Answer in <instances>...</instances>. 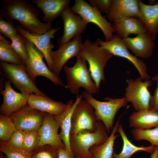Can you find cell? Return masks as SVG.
<instances>
[{
  "label": "cell",
  "mask_w": 158,
  "mask_h": 158,
  "mask_svg": "<svg viewBox=\"0 0 158 158\" xmlns=\"http://www.w3.org/2000/svg\"><path fill=\"white\" fill-rule=\"evenodd\" d=\"M3 3L0 17L8 21H17L21 27L29 32L44 34L53 28L51 23L42 22L34 6L26 1L5 0Z\"/></svg>",
  "instance_id": "1"
},
{
  "label": "cell",
  "mask_w": 158,
  "mask_h": 158,
  "mask_svg": "<svg viewBox=\"0 0 158 158\" xmlns=\"http://www.w3.org/2000/svg\"><path fill=\"white\" fill-rule=\"evenodd\" d=\"M79 55L88 62L91 77L99 89L101 82L105 81L104 68L112 55L88 39L82 43Z\"/></svg>",
  "instance_id": "2"
},
{
  "label": "cell",
  "mask_w": 158,
  "mask_h": 158,
  "mask_svg": "<svg viewBox=\"0 0 158 158\" xmlns=\"http://www.w3.org/2000/svg\"><path fill=\"white\" fill-rule=\"evenodd\" d=\"M86 62L79 55L73 66L63 67L67 82L65 87L73 95H79L81 88L92 94L98 92L99 89L91 77Z\"/></svg>",
  "instance_id": "3"
},
{
  "label": "cell",
  "mask_w": 158,
  "mask_h": 158,
  "mask_svg": "<svg viewBox=\"0 0 158 158\" xmlns=\"http://www.w3.org/2000/svg\"><path fill=\"white\" fill-rule=\"evenodd\" d=\"M106 129L103 123L98 121L95 130L81 131L71 135L70 143L72 154L75 158H93L90 149L95 145H100L108 138Z\"/></svg>",
  "instance_id": "4"
},
{
  "label": "cell",
  "mask_w": 158,
  "mask_h": 158,
  "mask_svg": "<svg viewBox=\"0 0 158 158\" xmlns=\"http://www.w3.org/2000/svg\"><path fill=\"white\" fill-rule=\"evenodd\" d=\"M83 98L93 107L98 121L102 122L109 133L112 129L115 116L118 111L126 106L128 102L125 97L121 98H105L106 101L95 99L92 94L85 91L82 92Z\"/></svg>",
  "instance_id": "5"
},
{
  "label": "cell",
  "mask_w": 158,
  "mask_h": 158,
  "mask_svg": "<svg viewBox=\"0 0 158 158\" xmlns=\"http://www.w3.org/2000/svg\"><path fill=\"white\" fill-rule=\"evenodd\" d=\"M24 39L28 54L25 65L33 81L35 82L37 77L42 76L47 78L56 86L65 87L61 79L55 75L44 63L41 52L31 42Z\"/></svg>",
  "instance_id": "6"
},
{
  "label": "cell",
  "mask_w": 158,
  "mask_h": 158,
  "mask_svg": "<svg viewBox=\"0 0 158 158\" xmlns=\"http://www.w3.org/2000/svg\"><path fill=\"white\" fill-rule=\"evenodd\" d=\"M0 66L3 75L21 92L46 96L31 79L25 64H13L1 61Z\"/></svg>",
  "instance_id": "7"
},
{
  "label": "cell",
  "mask_w": 158,
  "mask_h": 158,
  "mask_svg": "<svg viewBox=\"0 0 158 158\" xmlns=\"http://www.w3.org/2000/svg\"><path fill=\"white\" fill-rule=\"evenodd\" d=\"M125 97L131 102L137 111L150 110L152 96L148 88L152 82L150 79L143 80L140 77L126 80Z\"/></svg>",
  "instance_id": "8"
},
{
  "label": "cell",
  "mask_w": 158,
  "mask_h": 158,
  "mask_svg": "<svg viewBox=\"0 0 158 158\" xmlns=\"http://www.w3.org/2000/svg\"><path fill=\"white\" fill-rule=\"evenodd\" d=\"M71 8L73 13L80 16L87 23H93L98 26L103 32L105 41L113 37L114 32L112 24L103 16L96 7L85 0H75Z\"/></svg>",
  "instance_id": "9"
},
{
  "label": "cell",
  "mask_w": 158,
  "mask_h": 158,
  "mask_svg": "<svg viewBox=\"0 0 158 158\" xmlns=\"http://www.w3.org/2000/svg\"><path fill=\"white\" fill-rule=\"evenodd\" d=\"M95 42L112 55L123 58L129 61L136 68L143 80L150 79L146 64L129 52L122 39L117 35H114L109 41H104L97 38Z\"/></svg>",
  "instance_id": "10"
},
{
  "label": "cell",
  "mask_w": 158,
  "mask_h": 158,
  "mask_svg": "<svg viewBox=\"0 0 158 158\" xmlns=\"http://www.w3.org/2000/svg\"><path fill=\"white\" fill-rule=\"evenodd\" d=\"M98 121L93 107L83 98L73 112L70 135L83 130L94 131L96 129Z\"/></svg>",
  "instance_id": "11"
},
{
  "label": "cell",
  "mask_w": 158,
  "mask_h": 158,
  "mask_svg": "<svg viewBox=\"0 0 158 158\" xmlns=\"http://www.w3.org/2000/svg\"><path fill=\"white\" fill-rule=\"evenodd\" d=\"M16 27L18 32L31 42L42 54L47 66L51 71L52 61L51 53L54 45L51 40L55 37V35L60 28H54L44 34L32 33L23 28L19 25Z\"/></svg>",
  "instance_id": "12"
},
{
  "label": "cell",
  "mask_w": 158,
  "mask_h": 158,
  "mask_svg": "<svg viewBox=\"0 0 158 158\" xmlns=\"http://www.w3.org/2000/svg\"><path fill=\"white\" fill-rule=\"evenodd\" d=\"M44 113L31 108L27 104L9 116L16 129L25 132L38 130L42 124Z\"/></svg>",
  "instance_id": "13"
},
{
  "label": "cell",
  "mask_w": 158,
  "mask_h": 158,
  "mask_svg": "<svg viewBox=\"0 0 158 158\" xmlns=\"http://www.w3.org/2000/svg\"><path fill=\"white\" fill-rule=\"evenodd\" d=\"M60 17L63 23V32L58 40L59 47L81 35L88 24L80 16L73 13L69 5L63 10Z\"/></svg>",
  "instance_id": "14"
},
{
  "label": "cell",
  "mask_w": 158,
  "mask_h": 158,
  "mask_svg": "<svg viewBox=\"0 0 158 158\" xmlns=\"http://www.w3.org/2000/svg\"><path fill=\"white\" fill-rule=\"evenodd\" d=\"M82 43V37L80 35L59 46L57 50L52 51L51 71L55 75L59 77L68 61L73 57H76L79 55Z\"/></svg>",
  "instance_id": "15"
},
{
  "label": "cell",
  "mask_w": 158,
  "mask_h": 158,
  "mask_svg": "<svg viewBox=\"0 0 158 158\" xmlns=\"http://www.w3.org/2000/svg\"><path fill=\"white\" fill-rule=\"evenodd\" d=\"M8 80L4 82V88L1 90L3 101L0 108L1 114L9 116L19 110L27 104L30 94L26 92L19 93L12 88Z\"/></svg>",
  "instance_id": "16"
},
{
  "label": "cell",
  "mask_w": 158,
  "mask_h": 158,
  "mask_svg": "<svg viewBox=\"0 0 158 158\" xmlns=\"http://www.w3.org/2000/svg\"><path fill=\"white\" fill-rule=\"evenodd\" d=\"M83 98L82 95H77L75 101L72 99L67 102V107L62 113L58 115L53 116L54 118L60 126V137L71 158H75L72 154L70 143L72 116L76 107Z\"/></svg>",
  "instance_id": "17"
},
{
  "label": "cell",
  "mask_w": 158,
  "mask_h": 158,
  "mask_svg": "<svg viewBox=\"0 0 158 158\" xmlns=\"http://www.w3.org/2000/svg\"><path fill=\"white\" fill-rule=\"evenodd\" d=\"M44 114L42 124L38 130L39 137L38 147L49 145L58 149L65 148L58 133L60 128L59 124L53 116L46 113Z\"/></svg>",
  "instance_id": "18"
},
{
  "label": "cell",
  "mask_w": 158,
  "mask_h": 158,
  "mask_svg": "<svg viewBox=\"0 0 158 158\" xmlns=\"http://www.w3.org/2000/svg\"><path fill=\"white\" fill-rule=\"evenodd\" d=\"M139 0H112L111 7L106 14L113 23L130 17L138 18L140 14Z\"/></svg>",
  "instance_id": "19"
},
{
  "label": "cell",
  "mask_w": 158,
  "mask_h": 158,
  "mask_svg": "<svg viewBox=\"0 0 158 158\" xmlns=\"http://www.w3.org/2000/svg\"><path fill=\"white\" fill-rule=\"evenodd\" d=\"M122 40L128 49L137 57L147 59L152 55L154 40L148 32L138 35L135 37H128Z\"/></svg>",
  "instance_id": "20"
},
{
  "label": "cell",
  "mask_w": 158,
  "mask_h": 158,
  "mask_svg": "<svg viewBox=\"0 0 158 158\" xmlns=\"http://www.w3.org/2000/svg\"><path fill=\"white\" fill-rule=\"evenodd\" d=\"M27 104L32 108L52 116L58 115L66 109L67 104L56 101L46 96L31 93Z\"/></svg>",
  "instance_id": "21"
},
{
  "label": "cell",
  "mask_w": 158,
  "mask_h": 158,
  "mask_svg": "<svg viewBox=\"0 0 158 158\" xmlns=\"http://www.w3.org/2000/svg\"><path fill=\"white\" fill-rule=\"evenodd\" d=\"M140 12L138 18L144 24L154 40L158 34V1L153 5L139 1Z\"/></svg>",
  "instance_id": "22"
},
{
  "label": "cell",
  "mask_w": 158,
  "mask_h": 158,
  "mask_svg": "<svg viewBox=\"0 0 158 158\" xmlns=\"http://www.w3.org/2000/svg\"><path fill=\"white\" fill-rule=\"evenodd\" d=\"M32 3L42 11V20L46 23L52 21L60 16L63 10L70 4V0H32Z\"/></svg>",
  "instance_id": "23"
},
{
  "label": "cell",
  "mask_w": 158,
  "mask_h": 158,
  "mask_svg": "<svg viewBox=\"0 0 158 158\" xmlns=\"http://www.w3.org/2000/svg\"><path fill=\"white\" fill-rule=\"evenodd\" d=\"M112 25L114 32L122 39L130 34L137 35L148 32L144 24L136 17L127 18L113 23Z\"/></svg>",
  "instance_id": "24"
},
{
  "label": "cell",
  "mask_w": 158,
  "mask_h": 158,
  "mask_svg": "<svg viewBox=\"0 0 158 158\" xmlns=\"http://www.w3.org/2000/svg\"><path fill=\"white\" fill-rule=\"evenodd\" d=\"M129 125L135 129H148L158 126V111L149 110L134 112L129 118Z\"/></svg>",
  "instance_id": "25"
},
{
  "label": "cell",
  "mask_w": 158,
  "mask_h": 158,
  "mask_svg": "<svg viewBox=\"0 0 158 158\" xmlns=\"http://www.w3.org/2000/svg\"><path fill=\"white\" fill-rule=\"evenodd\" d=\"M117 132L122 138L123 147L119 154H117L114 152L113 158H131L134 154L139 151H144L151 154L156 148V146L152 145L147 147H138L133 144L128 139L121 124L118 125Z\"/></svg>",
  "instance_id": "26"
},
{
  "label": "cell",
  "mask_w": 158,
  "mask_h": 158,
  "mask_svg": "<svg viewBox=\"0 0 158 158\" xmlns=\"http://www.w3.org/2000/svg\"><path fill=\"white\" fill-rule=\"evenodd\" d=\"M119 124L118 120L113 128L110 136L104 142L94 145L90 148V151L93 158H113L114 141L119 135L116 134Z\"/></svg>",
  "instance_id": "27"
},
{
  "label": "cell",
  "mask_w": 158,
  "mask_h": 158,
  "mask_svg": "<svg viewBox=\"0 0 158 158\" xmlns=\"http://www.w3.org/2000/svg\"><path fill=\"white\" fill-rule=\"evenodd\" d=\"M0 60L8 63L25 64L22 59L14 51L11 42L0 34Z\"/></svg>",
  "instance_id": "28"
},
{
  "label": "cell",
  "mask_w": 158,
  "mask_h": 158,
  "mask_svg": "<svg viewBox=\"0 0 158 158\" xmlns=\"http://www.w3.org/2000/svg\"><path fill=\"white\" fill-rule=\"evenodd\" d=\"M131 133L136 140H147L151 145L158 147V126L148 129L133 128Z\"/></svg>",
  "instance_id": "29"
},
{
  "label": "cell",
  "mask_w": 158,
  "mask_h": 158,
  "mask_svg": "<svg viewBox=\"0 0 158 158\" xmlns=\"http://www.w3.org/2000/svg\"><path fill=\"white\" fill-rule=\"evenodd\" d=\"M16 129L14 124L9 116L0 114V141H8L12 134Z\"/></svg>",
  "instance_id": "30"
},
{
  "label": "cell",
  "mask_w": 158,
  "mask_h": 158,
  "mask_svg": "<svg viewBox=\"0 0 158 158\" xmlns=\"http://www.w3.org/2000/svg\"><path fill=\"white\" fill-rule=\"evenodd\" d=\"M0 151L6 158H31V154L22 149H18L11 146L7 142H0Z\"/></svg>",
  "instance_id": "31"
},
{
  "label": "cell",
  "mask_w": 158,
  "mask_h": 158,
  "mask_svg": "<svg viewBox=\"0 0 158 158\" xmlns=\"http://www.w3.org/2000/svg\"><path fill=\"white\" fill-rule=\"evenodd\" d=\"M39 141L38 130L25 132L22 149L32 154L38 147Z\"/></svg>",
  "instance_id": "32"
},
{
  "label": "cell",
  "mask_w": 158,
  "mask_h": 158,
  "mask_svg": "<svg viewBox=\"0 0 158 158\" xmlns=\"http://www.w3.org/2000/svg\"><path fill=\"white\" fill-rule=\"evenodd\" d=\"M10 40L12 48L25 63L27 59L28 54L24 38L18 33Z\"/></svg>",
  "instance_id": "33"
},
{
  "label": "cell",
  "mask_w": 158,
  "mask_h": 158,
  "mask_svg": "<svg viewBox=\"0 0 158 158\" xmlns=\"http://www.w3.org/2000/svg\"><path fill=\"white\" fill-rule=\"evenodd\" d=\"M58 148L49 145L39 147L31 154V158H58Z\"/></svg>",
  "instance_id": "34"
},
{
  "label": "cell",
  "mask_w": 158,
  "mask_h": 158,
  "mask_svg": "<svg viewBox=\"0 0 158 158\" xmlns=\"http://www.w3.org/2000/svg\"><path fill=\"white\" fill-rule=\"evenodd\" d=\"M0 32L11 39L18 32L13 22L6 20L0 17Z\"/></svg>",
  "instance_id": "35"
},
{
  "label": "cell",
  "mask_w": 158,
  "mask_h": 158,
  "mask_svg": "<svg viewBox=\"0 0 158 158\" xmlns=\"http://www.w3.org/2000/svg\"><path fill=\"white\" fill-rule=\"evenodd\" d=\"M25 132L16 129L7 141L11 147L18 149H22Z\"/></svg>",
  "instance_id": "36"
},
{
  "label": "cell",
  "mask_w": 158,
  "mask_h": 158,
  "mask_svg": "<svg viewBox=\"0 0 158 158\" xmlns=\"http://www.w3.org/2000/svg\"><path fill=\"white\" fill-rule=\"evenodd\" d=\"M112 0H89V4L96 7L101 13L106 14L110 10Z\"/></svg>",
  "instance_id": "37"
},
{
  "label": "cell",
  "mask_w": 158,
  "mask_h": 158,
  "mask_svg": "<svg viewBox=\"0 0 158 158\" xmlns=\"http://www.w3.org/2000/svg\"><path fill=\"white\" fill-rule=\"evenodd\" d=\"M152 79L156 82L157 85L154 95L152 96L150 110L158 111V73L152 78Z\"/></svg>",
  "instance_id": "38"
},
{
  "label": "cell",
  "mask_w": 158,
  "mask_h": 158,
  "mask_svg": "<svg viewBox=\"0 0 158 158\" xmlns=\"http://www.w3.org/2000/svg\"><path fill=\"white\" fill-rule=\"evenodd\" d=\"M58 158H71L65 148L58 149Z\"/></svg>",
  "instance_id": "39"
},
{
  "label": "cell",
  "mask_w": 158,
  "mask_h": 158,
  "mask_svg": "<svg viewBox=\"0 0 158 158\" xmlns=\"http://www.w3.org/2000/svg\"><path fill=\"white\" fill-rule=\"evenodd\" d=\"M151 154V158H158V147H156L153 152Z\"/></svg>",
  "instance_id": "40"
},
{
  "label": "cell",
  "mask_w": 158,
  "mask_h": 158,
  "mask_svg": "<svg viewBox=\"0 0 158 158\" xmlns=\"http://www.w3.org/2000/svg\"><path fill=\"white\" fill-rule=\"evenodd\" d=\"M2 153H0V158H6V156H4V155L3 154V153L1 152Z\"/></svg>",
  "instance_id": "41"
}]
</instances>
